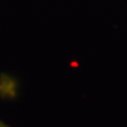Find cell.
I'll list each match as a JSON object with an SVG mask.
<instances>
[{"label":"cell","instance_id":"obj_1","mask_svg":"<svg viewBox=\"0 0 127 127\" xmlns=\"http://www.w3.org/2000/svg\"><path fill=\"white\" fill-rule=\"evenodd\" d=\"M0 127H4V126H3V125H1V124H0Z\"/></svg>","mask_w":127,"mask_h":127}]
</instances>
